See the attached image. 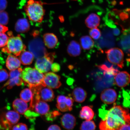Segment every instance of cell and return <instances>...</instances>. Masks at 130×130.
<instances>
[{
  "mask_svg": "<svg viewBox=\"0 0 130 130\" xmlns=\"http://www.w3.org/2000/svg\"><path fill=\"white\" fill-rule=\"evenodd\" d=\"M130 125V113L127 108L115 105L109 110L99 124L100 130H119L125 124Z\"/></svg>",
  "mask_w": 130,
  "mask_h": 130,
  "instance_id": "cell-1",
  "label": "cell"
},
{
  "mask_svg": "<svg viewBox=\"0 0 130 130\" xmlns=\"http://www.w3.org/2000/svg\"><path fill=\"white\" fill-rule=\"evenodd\" d=\"M43 3L37 0H29L24 7V11L29 20L35 23H40L43 20L45 10Z\"/></svg>",
  "mask_w": 130,
  "mask_h": 130,
  "instance_id": "cell-2",
  "label": "cell"
},
{
  "mask_svg": "<svg viewBox=\"0 0 130 130\" xmlns=\"http://www.w3.org/2000/svg\"><path fill=\"white\" fill-rule=\"evenodd\" d=\"M44 74L35 68H24L21 73L20 77L25 84L31 89L42 85Z\"/></svg>",
  "mask_w": 130,
  "mask_h": 130,
  "instance_id": "cell-3",
  "label": "cell"
},
{
  "mask_svg": "<svg viewBox=\"0 0 130 130\" xmlns=\"http://www.w3.org/2000/svg\"><path fill=\"white\" fill-rule=\"evenodd\" d=\"M9 38L7 45L2 49L3 52L13 54L16 56H19L26 48L20 35L14 36L12 33L8 34Z\"/></svg>",
  "mask_w": 130,
  "mask_h": 130,
  "instance_id": "cell-4",
  "label": "cell"
},
{
  "mask_svg": "<svg viewBox=\"0 0 130 130\" xmlns=\"http://www.w3.org/2000/svg\"><path fill=\"white\" fill-rule=\"evenodd\" d=\"M55 57V53H47L44 56L37 58L35 64V69L43 74L48 72L51 70Z\"/></svg>",
  "mask_w": 130,
  "mask_h": 130,
  "instance_id": "cell-5",
  "label": "cell"
},
{
  "mask_svg": "<svg viewBox=\"0 0 130 130\" xmlns=\"http://www.w3.org/2000/svg\"><path fill=\"white\" fill-rule=\"evenodd\" d=\"M107 59L110 62L119 67L122 68L124 66V55L121 49L114 48L105 52Z\"/></svg>",
  "mask_w": 130,
  "mask_h": 130,
  "instance_id": "cell-6",
  "label": "cell"
},
{
  "mask_svg": "<svg viewBox=\"0 0 130 130\" xmlns=\"http://www.w3.org/2000/svg\"><path fill=\"white\" fill-rule=\"evenodd\" d=\"M31 89L35 95V98L37 100L50 102L52 101L55 98L54 92L50 88L41 85Z\"/></svg>",
  "mask_w": 130,
  "mask_h": 130,
  "instance_id": "cell-7",
  "label": "cell"
},
{
  "mask_svg": "<svg viewBox=\"0 0 130 130\" xmlns=\"http://www.w3.org/2000/svg\"><path fill=\"white\" fill-rule=\"evenodd\" d=\"M44 45L41 39L36 37L29 42V49L37 59L44 56L47 53Z\"/></svg>",
  "mask_w": 130,
  "mask_h": 130,
  "instance_id": "cell-8",
  "label": "cell"
},
{
  "mask_svg": "<svg viewBox=\"0 0 130 130\" xmlns=\"http://www.w3.org/2000/svg\"><path fill=\"white\" fill-rule=\"evenodd\" d=\"M60 77L53 72H47L44 74L43 86L52 89L59 88L61 85Z\"/></svg>",
  "mask_w": 130,
  "mask_h": 130,
  "instance_id": "cell-9",
  "label": "cell"
},
{
  "mask_svg": "<svg viewBox=\"0 0 130 130\" xmlns=\"http://www.w3.org/2000/svg\"><path fill=\"white\" fill-rule=\"evenodd\" d=\"M74 101L72 97L59 95L57 98L56 107L62 112L70 111L72 110Z\"/></svg>",
  "mask_w": 130,
  "mask_h": 130,
  "instance_id": "cell-10",
  "label": "cell"
},
{
  "mask_svg": "<svg viewBox=\"0 0 130 130\" xmlns=\"http://www.w3.org/2000/svg\"><path fill=\"white\" fill-rule=\"evenodd\" d=\"M22 69L21 68L14 70L11 71L9 73V79L5 84V86H7L8 89H11L15 86H20L23 83L21 79L20 75Z\"/></svg>",
  "mask_w": 130,
  "mask_h": 130,
  "instance_id": "cell-11",
  "label": "cell"
},
{
  "mask_svg": "<svg viewBox=\"0 0 130 130\" xmlns=\"http://www.w3.org/2000/svg\"><path fill=\"white\" fill-rule=\"evenodd\" d=\"M35 110L36 113L41 115H45L49 111V105L45 102L43 100H35L30 103V108Z\"/></svg>",
  "mask_w": 130,
  "mask_h": 130,
  "instance_id": "cell-12",
  "label": "cell"
},
{
  "mask_svg": "<svg viewBox=\"0 0 130 130\" xmlns=\"http://www.w3.org/2000/svg\"><path fill=\"white\" fill-rule=\"evenodd\" d=\"M117 97V92L114 89H107L104 90L100 95L102 101L107 104H111L116 101Z\"/></svg>",
  "mask_w": 130,
  "mask_h": 130,
  "instance_id": "cell-13",
  "label": "cell"
},
{
  "mask_svg": "<svg viewBox=\"0 0 130 130\" xmlns=\"http://www.w3.org/2000/svg\"><path fill=\"white\" fill-rule=\"evenodd\" d=\"M115 83L120 87H126L130 83V75L126 71L119 72L115 75Z\"/></svg>",
  "mask_w": 130,
  "mask_h": 130,
  "instance_id": "cell-14",
  "label": "cell"
},
{
  "mask_svg": "<svg viewBox=\"0 0 130 130\" xmlns=\"http://www.w3.org/2000/svg\"><path fill=\"white\" fill-rule=\"evenodd\" d=\"M76 122L75 117L71 114H65L61 118V126L64 129L67 130H71L74 129L76 125Z\"/></svg>",
  "mask_w": 130,
  "mask_h": 130,
  "instance_id": "cell-15",
  "label": "cell"
},
{
  "mask_svg": "<svg viewBox=\"0 0 130 130\" xmlns=\"http://www.w3.org/2000/svg\"><path fill=\"white\" fill-rule=\"evenodd\" d=\"M43 39L44 45L48 48H56L59 44L57 37L53 33L45 34L43 36Z\"/></svg>",
  "mask_w": 130,
  "mask_h": 130,
  "instance_id": "cell-16",
  "label": "cell"
},
{
  "mask_svg": "<svg viewBox=\"0 0 130 130\" xmlns=\"http://www.w3.org/2000/svg\"><path fill=\"white\" fill-rule=\"evenodd\" d=\"M21 62L19 58L14 55H10L6 59V66L10 71L14 70L20 68Z\"/></svg>",
  "mask_w": 130,
  "mask_h": 130,
  "instance_id": "cell-17",
  "label": "cell"
},
{
  "mask_svg": "<svg viewBox=\"0 0 130 130\" xmlns=\"http://www.w3.org/2000/svg\"><path fill=\"white\" fill-rule=\"evenodd\" d=\"M72 96L75 101L82 103L85 101L87 97V93L86 91L80 87H77L73 90Z\"/></svg>",
  "mask_w": 130,
  "mask_h": 130,
  "instance_id": "cell-18",
  "label": "cell"
},
{
  "mask_svg": "<svg viewBox=\"0 0 130 130\" xmlns=\"http://www.w3.org/2000/svg\"><path fill=\"white\" fill-rule=\"evenodd\" d=\"M108 63H106L98 66L99 69L103 71L104 75L112 77L116 75L119 72L117 69L115 68L113 65H108Z\"/></svg>",
  "mask_w": 130,
  "mask_h": 130,
  "instance_id": "cell-19",
  "label": "cell"
},
{
  "mask_svg": "<svg viewBox=\"0 0 130 130\" xmlns=\"http://www.w3.org/2000/svg\"><path fill=\"white\" fill-rule=\"evenodd\" d=\"M14 109L17 113L23 115L28 109V105L22 99H17L14 101L12 103Z\"/></svg>",
  "mask_w": 130,
  "mask_h": 130,
  "instance_id": "cell-20",
  "label": "cell"
},
{
  "mask_svg": "<svg viewBox=\"0 0 130 130\" xmlns=\"http://www.w3.org/2000/svg\"><path fill=\"white\" fill-rule=\"evenodd\" d=\"M100 17L95 13H91L89 14L85 21L86 26L90 29L97 28L100 25Z\"/></svg>",
  "mask_w": 130,
  "mask_h": 130,
  "instance_id": "cell-21",
  "label": "cell"
},
{
  "mask_svg": "<svg viewBox=\"0 0 130 130\" xmlns=\"http://www.w3.org/2000/svg\"><path fill=\"white\" fill-rule=\"evenodd\" d=\"M81 51L80 45L75 41H71L68 46V53L71 56L76 57L79 56Z\"/></svg>",
  "mask_w": 130,
  "mask_h": 130,
  "instance_id": "cell-22",
  "label": "cell"
},
{
  "mask_svg": "<svg viewBox=\"0 0 130 130\" xmlns=\"http://www.w3.org/2000/svg\"><path fill=\"white\" fill-rule=\"evenodd\" d=\"M30 28V24L28 21L25 18L19 19L15 25L16 31L20 33H24L28 31Z\"/></svg>",
  "mask_w": 130,
  "mask_h": 130,
  "instance_id": "cell-23",
  "label": "cell"
},
{
  "mask_svg": "<svg viewBox=\"0 0 130 130\" xmlns=\"http://www.w3.org/2000/svg\"><path fill=\"white\" fill-rule=\"evenodd\" d=\"M6 123L10 126L15 124L18 123L20 118L19 113L15 111L10 110L7 112L5 114Z\"/></svg>",
  "mask_w": 130,
  "mask_h": 130,
  "instance_id": "cell-24",
  "label": "cell"
},
{
  "mask_svg": "<svg viewBox=\"0 0 130 130\" xmlns=\"http://www.w3.org/2000/svg\"><path fill=\"white\" fill-rule=\"evenodd\" d=\"M34 58L33 54L30 52L24 50L19 55V59L22 64L27 66L31 64Z\"/></svg>",
  "mask_w": 130,
  "mask_h": 130,
  "instance_id": "cell-25",
  "label": "cell"
},
{
  "mask_svg": "<svg viewBox=\"0 0 130 130\" xmlns=\"http://www.w3.org/2000/svg\"><path fill=\"white\" fill-rule=\"evenodd\" d=\"M94 116L93 110L88 106L83 107L79 113V117L80 118L88 121L93 119Z\"/></svg>",
  "mask_w": 130,
  "mask_h": 130,
  "instance_id": "cell-26",
  "label": "cell"
},
{
  "mask_svg": "<svg viewBox=\"0 0 130 130\" xmlns=\"http://www.w3.org/2000/svg\"><path fill=\"white\" fill-rule=\"evenodd\" d=\"M80 41L81 46L84 50H90L93 48L94 46V43L93 40L88 36L81 37Z\"/></svg>",
  "mask_w": 130,
  "mask_h": 130,
  "instance_id": "cell-27",
  "label": "cell"
},
{
  "mask_svg": "<svg viewBox=\"0 0 130 130\" xmlns=\"http://www.w3.org/2000/svg\"><path fill=\"white\" fill-rule=\"evenodd\" d=\"M126 34L122 38L121 45L122 48L130 57V31Z\"/></svg>",
  "mask_w": 130,
  "mask_h": 130,
  "instance_id": "cell-28",
  "label": "cell"
},
{
  "mask_svg": "<svg viewBox=\"0 0 130 130\" xmlns=\"http://www.w3.org/2000/svg\"><path fill=\"white\" fill-rule=\"evenodd\" d=\"M20 96L21 99L26 102H31L33 99V92L30 88H25L21 91Z\"/></svg>",
  "mask_w": 130,
  "mask_h": 130,
  "instance_id": "cell-29",
  "label": "cell"
},
{
  "mask_svg": "<svg viewBox=\"0 0 130 130\" xmlns=\"http://www.w3.org/2000/svg\"><path fill=\"white\" fill-rule=\"evenodd\" d=\"M96 126L95 123L91 120H86L83 122L80 126V130H95Z\"/></svg>",
  "mask_w": 130,
  "mask_h": 130,
  "instance_id": "cell-30",
  "label": "cell"
},
{
  "mask_svg": "<svg viewBox=\"0 0 130 130\" xmlns=\"http://www.w3.org/2000/svg\"><path fill=\"white\" fill-rule=\"evenodd\" d=\"M9 21V17L8 13L5 11L0 12V24L6 25Z\"/></svg>",
  "mask_w": 130,
  "mask_h": 130,
  "instance_id": "cell-31",
  "label": "cell"
},
{
  "mask_svg": "<svg viewBox=\"0 0 130 130\" xmlns=\"http://www.w3.org/2000/svg\"><path fill=\"white\" fill-rule=\"evenodd\" d=\"M9 38V37L5 32H0V48L6 46Z\"/></svg>",
  "mask_w": 130,
  "mask_h": 130,
  "instance_id": "cell-32",
  "label": "cell"
},
{
  "mask_svg": "<svg viewBox=\"0 0 130 130\" xmlns=\"http://www.w3.org/2000/svg\"><path fill=\"white\" fill-rule=\"evenodd\" d=\"M90 36L94 39H98L101 36V33L100 29L97 28H93L89 30Z\"/></svg>",
  "mask_w": 130,
  "mask_h": 130,
  "instance_id": "cell-33",
  "label": "cell"
},
{
  "mask_svg": "<svg viewBox=\"0 0 130 130\" xmlns=\"http://www.w3.org/2000/svg\"><path fill=\"white\" fill-rule=\"evenodd\" d=\"M9 77V74L5 69H0V83L6 80Z\"/></svg>",
  "mask_w": 130,
  "mask_h": 130,
  "instance_id": "cell-34",
  "label": "cell"
},
{
  "mask_svg": "<svg viewBox=\"0 0 130 130\" xmlns=\"http://www.w3.org/2000/svg\"><path fill=\"white\" fill-rule=\"evenodd\" d=\"M12 130H28L26 125L24 123H20L13 126Z\"/></svg>",
  "mask_w": 130,
  "mask_h": 130,
  "instance_id": "cell-35",
  "label": "cell"
},
{
  "mask_svg": "<svg viewBox=\"0 0 130 130\" xmlns=\"http://www.w3.org/2000/svg\"><path fill=\"white\" fill-rule=\"evenodd\" d=\"M51 70L53 72H57L60 70V66L57 63H53L52 64Z\"/></svg>",
  "mask_w": 130,
  "mask_h": 130,
  "instance_id": "cell-36",
  "label": "cell"
},
{
  "mask_svg": "<svg viewBox=\"0 0 130 130\" xmlns=\"http://www.w3.org/2000/svg\"><path fill=\"white\" fill-rule=\"evenodd\" d=\"M7 6L6 0H0V12L4 11Z\"/></svg>",
  "mask_w": 130,
  "mask_h": 130,
  "instance_id": "cell-37",
  "label": "cell"
},
{
  "mask_svg": "<svg viewBox=\"0 0 130 130\" xmlns=\"http://www.w3.org/2000/svg\"><path fill=\"white\" fill-rule=\"evenodd\" d=\"M47 130H61L60 127L56 125H53L50 126Z\"/></svg>",
  "mask_w": 130,
  "mask_h": 130,
  "instance_id": "cell-38",
  "label": "cell"
},
{
  "mask_svg": "<svg viewBox=\"0 0 130 130\" xmlns=\"http://www.w3.org/2000/svg\"><path fill=\"white\" fill-rule=\"evenodd\" d=\"M8 30V27L0 24V32H5Z\"/></svg>",
  "mask_w": 130,
  "mask_h": 130,
  "instance_id": "cell-39",
  "label": "cell"
},
{
  "mask_svg": "<svg viewBox=\"0 0 130 130\" xmlns=\"http://www.w3.org/2000/svg\"><path fill=\"white\" fill-rule=\"evenodd\" d=\"M119 130H130V125L127 124L123 125Z\"/></svg>",
  "mask_w": 130,
  "mask_h": 130,
  "instance_id": "cell-40",
  "label": "cell"
},
{
  "mask_svg": "<svg viewBox=\"0 0 130 130\" xmlns=\"http://www.w3.org/2000/svg\"><path fill=\"white\" fill-rule=\"evenodd\" d=\"M120 33V31L118 29H115L113 30V34L116 36H118L119 35Z\"/></svg>",
  "mask_w": 130,
  "mask_h": 130,
  "instance_id": "cell-41",
  "label": "cell"
},
{
  "mask_svg": "<svg viewBox=\"0 0 130 130\" xmlns=\"http://www.w3.org/2000/svg\"><path fill=\"white\" fill-rule=\"evenodd\" d=\"M72 1H77V0H72Z\"/></svg>",
  "mask_w": 130,
  "mask_h": 130,
  "instance_id": "cell-42",
  "label": "cell"
}]
</instances>
